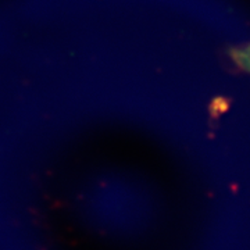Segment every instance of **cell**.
I'll use <instances>...</instances> for the list:
<instances>
[{
	"label": "cell",
	"mask_w": 250,
	"mask_h": 250,
	"mask_svg": "<svg viewBox=\"0 0 250 250\" xmlns=\"http://www.w3.org/2000/svg\"><path fill=\"white\" fill-rule=\"evenodd\" d=\"M231 56H232V60L235 62V64L241 70L250 74V43L233 50Z\"/></svg>",
	"instance_id": "obj_1"
}]
</instances>
